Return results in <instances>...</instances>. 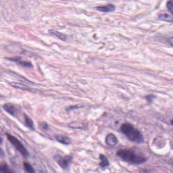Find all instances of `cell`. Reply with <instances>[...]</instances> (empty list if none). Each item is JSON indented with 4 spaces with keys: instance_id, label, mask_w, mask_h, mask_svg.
<instances>
[{
    "instance_id": "cell-4",
    "label": "cell",
    "mask_w": 173,
    "mask_h": 173,
    "mask_svg": "<svg viewBox=\"0 0 173 173\" xmlns=\"http://www.w3.org/2000/svg\"><path fill=\"white\" fill-rule=\"evenodd\" d=\"M72 159V156H70L63 157L59 155H56L54 156V160L64 170H67L69 168Z\"/></svg>"
},
{
    "instance_id": "cell-19",
    "label": "cell",
    "mask_w": 173,
    "mask_h": 173,
    "mask_svg": "<svg viewBox=\"0 0 173 173\" xmlns=\"http://www.w3.org/2000/svg\"><path fill=\"white\" fill-rule=\"evenodd\" d=\"M156 98V96L154 95H148V96H145V99H146V100L149 103L152 102V101H153V99Z\"/></svg>"
},
{
    "instance_id": "cell-13",
    "label": "cell",
    "mask_w": 173,
    "mask_h": 173,
    "mask_svg": "<svg viewBox=\"0 0 173 173\" xmlns=\"http://www.w3.org/2000/svg\"><path fill=\"white\" fill-rule=\"evenodd\" d=\"M99 159L101 160V162L99 163V165L102 168H105L106 167H108L110 165L109 160L107 157L104 154H101L99 156Z\"/></svg>"
},
{
    "instance_id": "cell-21",
    "label": "cell",
    "mask_w": 173,
    "mask_h": 173,
    "mask_svg": "<svg viewBox=\"0 0 173 173\" xmlns=\"http://www.w3.org/2000/svg\"><path fill=\"white\" fill-rule=\"evenodd\" d=\"M167 41H168L170 45L173 47V37H171V38H169L168 39Z\"/></svg>"
},
{
    "instance_id": "cell-8",
    "label": "cell",
    "mask_w": 173,
    "mask_h": 173,
    "mask_svg": "<svg viewBox=\"0 0 173 173\" xmlns=\"http://www.w3.org/2000/svg\"><path fill=\"white\" fill-rule=\"evenodd\" d=\"M96 9L99 11L105 12V13H108V12H112L114 11L115 10V7L112 4H108L106 6L97 7Z\"/></svg>"
},
{
    "instance_id": "cell-20",
    "label": "cell",
    "mask_w": 173,
    "mask_h": 173,
    "mask_svg": "<svg viewBox=\"0 0 173 173\" xmlns=\"http://www.w3.org/2000/svg\"><path fill=\"white\" fill-rule=\"evenodd\" d=\"M81 108V107H79L78 106H77V105H75V106H70V107H69V108H68V109H67V110H74V109H79V108Z\"/></svg>"
},
{
    "instance_id": "cell-3",
    "label": "cell",
    "mask_w": 173,
    "mask_h": 173,
    "mask_svg": "<svg viewBox=\"0 0 173 173\" xmlns=\"http://www.w3.org/2000/svg\"><path fill=\"white\" fill-rule=\"evenodd\" d=\"M5 135L6 136L7 138L9 141L10 143L15 148V149L20 153H21V155L24 157H26V158L29 157L30 156L29 151H27V149H26V148L24 146V145L21 143V142L19 141V140L9 134L6 133Z\"/></svg>"
},
{
    "instance_id": "cell-18",
    "label": "cell",
    "mask_w": 173,
    "mask_h": 173,
    "mask_svg": "<svg viewBox=\"0 0 173 173\" xmlns=\"http://www.w3.org/2000/svg\"><path fill=\"white\" fill-rule=\"evenodd\" d=\"M39 127H40V128H41V129H43V130H48V124H47L46 122H41V123L39 124Z\"/></svg>"
},
{
    "instance_id": "cell-17",
    "label": "cell",
    "mask_w": 173,
    "mask_h": 173,
    "mask_svg": "<svg viewBox=\"0 0 173 173\" xmlns=\"http://www.w3.org/2000/svg\"><path fill=\"white\" fill-rule=\"evenodd\" d=\"M166 7L168 12L173 15V0H170L167 2Z\"/></svg>"
},
{
    "instance_id": "cell-7",
    "label": "cell",
    "mask_w": 173,
    "mask_h": 173,
    "mask_svg": "<svg viewBox=\"0 0 173 173\" xmlns=\"http://www.w3.org/2000/svg\"><path fill=\"white\" fill-rule=\"evenodd\" d=\"M9 60L13 61L14 62L17 63L18 64L21 65V66H23L24 67H33V64H32V63L30 62V61H22L20 58L17 57V58H9Z\"/></svg>"
},
{
    "instance_id": "cell-6",
    "label": "cell",
    "mask_w": 173,
    "mask_h": 173,
    "mask_svg": "<svg viewBox=\"0 0 173 173\" xmlns=\"http://www.w3.org/2000/svg\"><path fill=\"white\" fill-rule=\"evenodd\" d=\"M105 142L108 146H115L118 143V140L115 135L113 134H109L106 137Z\"/></svg>"
},
{
    "instance_id": "cell-22",
    "label": "cell",
    "mask_w": 173,
    "mask_h": 173,
    "mask_svg": "<svg viewBox=\"0 0 173 173\" xmlns=\"http://www.w3.org/2000/svg\"><path fill=\"white\" fill-rule=\"evenodd\" d=\"M171 124H172V125H173V119H172V120H171Z\"/></svg>"
},
{
    "instance_id": "cell-15",
    "label": "cell",
    "mask_w": 173,
    "mask_h": 173,
    "mask_svg": "<svg viewBox=\"0 0 173 173\" xmlns=\"http://www.w3.org/2000/svg\"><path fill=\"white\" fill-rule=\"evenodd\" d=\"M24 167L25 171L27 173H33L35 172V171L32 166L28 162H24Z\"/></svg>"
},
{
    "instance_id": "cell-10",
    "label": "cell",
    "mask_w": 173,
    "mask_h": 173,
    "mask_svg": "<svg viewBox=\"0 0 173 173\" xmlns=\"http://www.w3.org/2000/svg\"><path fill=\"white\" fill-rule=\"evenodd\" d=\"M68 126L71 128H75V129H83L86 127L85 124H83L81 122L75 121L71 122V123L68 124Z\"/></svg>"
},
{
    "instance_id": "cell-16",
    "label": "cell",
    "mask_w": 173,
    "mask_h": 173,
    "mask_svg": "<svg viewBox=\"0 0 173 173\" xmlns=\"http://www.w3.org/2000/svg\"><path fill=\"white\" fill-rule=\"evenodd\" d=\"M1 172H3V173H12V171H11L7 165L6 164H2L1 165Z\"/></svg>"
},
{
    "instance_id": "cell-1",
    "label": "cell",
    "mask_w": 173,
    "mask_h": 173,
    "mask_svg": "<svg viewBox=\"0 0 173 173\" xmlns=\"http://www.w3.org/2000/svg\"><path fill=\"white\" fill-rule=\"evenodd\" d=\"M116 155L124 162L133 165H141L147 160V158L143 153L132 148L119 149Z\"/></svg>"
},
{
    "instance_id": "cell-12",
    "label": "cell",
    "mask_w": 173,
    "mask_h": 173,
    "mask_svg": "<svg viewBox=\"0 0 173 173\" xmlns=\"http://www.w3.org/2000/svg\"><path fill=\"white\" fill-rule=\"evenodd\" d=\"M24 123H25V125L26 127H27L28 128H30V130L34 131L35 130V126H34V122L33 121L32 119L26 114H24Z\"/></svg>"
},
{
    "instance_id": "cell-5",
    "label": "cell",
    "mask_w": 173,
    "mask_h": 173,
    "mask_svg": "<svg viewBox=\"0 0 173 173\" xmlns=\"http://www.w3.org/2000/svg\"><path fill=\"white\" fill-rule=\"evenodd\" d=\"M4 110H5L7 112L13 116H16L18 112V109L16 106L10 103H7L3 106Z\"/></svg>"
},
{
    "instance_id": "cell-11",
    "label": "cell",
    "mask_w": 173,
    "mask_h": 173,
    "mask_svg": "<svg viewBox=\"0 0 173 173\" xmlns=\"http://www.w3.org/2000/svg\"><path fill=\"white\" fill-rule=\"evenodd\" d=\"M158 18L160 20L167 21L169 23H173V15L168 14L167 13H160L159 15Z\"/></svg>"
},
{
    "instance_id": "cell-9",
    "label": "cell",
    "mask_w": 173,
    "mask_h": 173,
    "mask_svg": "<svg viewBox=\"0 0 173 173\" xmlns=\"http://www.w3.org/2000/svg\"><path fill=\"white\" fill-rule=\"evenodd\" d=\"M55 137L56 141L59 143L63 144L69 145L71 143L70 138L63 136V135H56L55 136Z\"/></svg>"
},
{
    "instance_id": "cell-14",
    "label": "cell",
    "mask_w": 173,
    "mask_h": 173,
    "mask_svg": "<svg viewBox=\"0 0 173 173\" xmlns=\"http://www.w3.org/2000/svg\"><path fill=\"white\" fill-rule=\"evenodd\" d=\"M49 34H51L52 35L58 37V38L61 39L62 41H66L67 39V36L65 35L64 34L60 33L56 31V30H49Z\"/></svg>"
},
{
    "instance_id": "cell-2",
    "label": "cell",
    "mask_w": 173,
    "mask_h": 173,
    "mask_svg": "<svg viewBox=\"0 0 173 173\" xmlns=\"http://www.w3.org/2000/svg\"><path fill=\"white\" fill-rule=\"evenodd\" d=\"M120 131L132 142L141 144L144 142V138L141 132L129 122H125L120 127Z\"/></svg>"
}]
</instances>
